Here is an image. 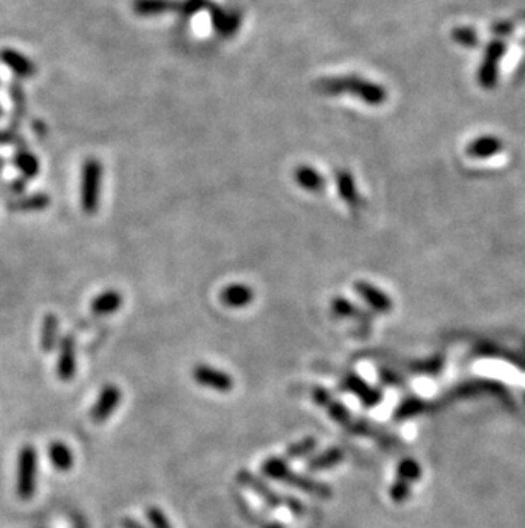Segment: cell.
I'll return each mask as SVG.
<instances>
[{"label": "cell", "mask_w": 525, "mask_h": 528, "mask_svg": "<svg viewBox=\"0 0 525 528\" xmlns=\"http://www.w3.org/2000/svg\"><path fill=\"white\" fill-rule=\"evenodd\" d=\"M317 89L321 93L338 94L350 93L355 98H360L367 105H382L387 99V91L379 84L370 82V80L363 78H356V75H340V78H326L317 82Z\"/></svg>", "instance_id": "1"}, {"label": "cell", "mask_w": 525, "mask_h": 528, "mask_svg": "<svg viewBox=\"0 0 525 528\" xmlns=\"http://www.w3.org/2000/svg\"><path fill=\"white\" fill-rule=\"evenodd\" d=\"M261 470L264 476L270 477V479L280 481V482H283V484L294 485V487L300 489V491L307 492V494L310 496L323 497V499H329V497L333 496L331 489H329L328 485L292 472V470L289 469V465H287V462L282 460V458H275V457L268 458V460L263 464Z\"/></svg>", "instance_id": "2"}, {"label": "cell", "mask_w": 525, "mask_h": 528, "mask_svg": "<svg viewBox=\"0 0 525 528\" xmlns=\"http://www.w3.org/2000/svg\"><path fill=\"white\" fill-rule=\"evenodd\" d=\"M102 164L96 158H89L82 164L80 178V204L86 214H94L101 200Z\"/></svg>", "instance_id": "3"}, {"label": "cell", "mask_w": 525, "mask_h": 528, "mask_svg": "<svg viewBox=\"0 0 525 528\" xmlns=\"http://www.w3.org/2000/svg\"><path fill=\"white\" fill-rule=\"evenodd\" d=\"M237 481H239V484H243L244 487H249L252 492H256V494L261 497V499L268 504V506L278 508V506H282V504H287V506H289L290 510L295 511V513L304 511V508H302V504L298 503L297 499H294V497L278 496L277 492L271 491V489L268 487L266 484H263V482L259 481L258 477L246 472V470H241V472L237 474Z\"/></svg>", "instance_id": "4"}, {"label": "cell", "mask_w": 525, "mask_h": 528, "mask_svg": "<svg viewBox=\"0 0 525 528\" xmlns=\"http://www.w3.org/2000/svg\"><path fill=\"white\" fill-rule=\"evenodd\" d=\"M36 487V451L33 446L22 448L19 455L17 469V494L22 499H29Z\"/></svg>", "instance_id": "5"}, {"label": "cell", "mask_w": 525, "mask_h": 528, "mask_svg": "<svg viewBox=\"0 0 525 528\" xmlns=\"http://www.w3.org/2000/svg\"><path fill=\"white\" fill-rule=\"evenodd\" d=\"M191 376L200 386L205 388L215 390V392L227 393L234 388V380L229 373L225 371L215 369L213 366L208 365H197L191 371Z\"/></svg>", "instance_id": "6"}, {"label": "cell", "mask_w": 525, "mask_h": 528, "mask_svg": "<svg viewBox=\"0 0 525 528\" xmlns=\"http://www.w3.org/2000/svg\"><path fill=\"white\" fill-rule=\"evenodd\" d=\"M312 399L316 404H319L321 407L326 409V412H328L329 416L333 417V419L336 420V423L340 424V426L347 427V430L350 431H355L356 424L353 419H351V414L347 411V407H343V405L340 404L338 400L333 399L331 395H329L328 392H326L324 388H321V386H317V388L312 390Z\"/></svg>", "instance_id": "7"}, {"label": "cell", "mask_w": 525, "mask_h": 528, "mask_svg": "<svg viewBox=\"0 0 525 528\" xmlns=\"http://www.w3.org/2000/svg\"><path fill=\"white\" fill-rule=\"evenodd\" d=\"M121 402V390L116 385H106L105 388L99 393L98 400H96L93 412L91 417L94 419V423H105L108 417L113 414L118 409Z\"/></svg>", "instance_id": "8"}, {"label": "cell", "mask_w": 525, "mask_h": 528, "mask_svg": "<svg viewBox=\"0 0 525 528\" xmlns=\"http://www.w3.org/2000/svg\"><path fill=\"white\" fill-rule=\"evenodd\" d=\"M355 291L363 298V300H365L367 305L375 309V311L387 313L393 309V301H390V298L387 296L386 293H382L381 289L375 288V286L369 284V282H365V281L355 282Z\"/></svg>", "instance_id": "9"}, {"label": "cell", "mask_w": 525, "mask_h": 528, "mask_svg": "<svg viewBox=\"0 0 525 528\" xmlns=\"http://www.w3.org/2000/svg\"><path fill=\"white\" fill-rule=\"evenodd\" d=\"M344 386H347L351 393H355L356 399L362 400V404L367 405V407H374V405H377L382 399L379 390H375L374 386H370L367 381L355 376V374H348L347 380H344Z\"/></svg>", "instance_id": "10"}, {"label": "cell", "mask_w": 525, "mask_h": 528, "mask_svg": "<svg viewBox=\"0 0 525 528\" xmlns=\"http://www.w3.org/2000/svg\"><path fill=\"white\" fill-rule=\"evenodd\" d=\"M252 300H254V291L246 284H229L220 293V303L229 308H244L251 305Z\"/></svg>", "instance_id": "11"}, {"label": "cell", "mask_w": 525, "mask_h": 528, "mask_svg": "<svg viewBox=\"0 0 525 528\" xmlns=\"http://www.w3.org/2000/svg\"><path fill=\"white\" fill-rule=\"evenodd\" d=\"M0 62L6 64L17 78H29V75L34 74V64L16 50H2L0 52Z\"/></svg>", "instance_id": "12"}, {"label": "cell", "mask_w": 525, "mask_h": 528, "mask_svg": "<svg viewBox=\"0 0 525 528\" xmlns=\"http://www.w3.org/2000/svg\"><path fill=\"white\" fill-rule=\"evenodd\" d=\"M295 182L300 189L307 190L310 193H319L323 192L326 182L323 178V175L319 173L317 170H314L312 166H298L295 170Z\"/></svg>", "instance_id": "13"}, {"label": "cell", "mask_w": 525, "mask_h": 528, "mask_svg": "<svg viewBox=\"0 0 525 528\" xmlns=\"http://www.w3.org/2000/svg\"><path fill=\"white\" fill-rule=\"evenodd\" d=\"M181 2L174 0H135L133 10L139 16H159V14L169 13V10H179Z\"/></svg>", "instance_id": "14"}, {"label": "cell", "mask_w": 525, "mask_h": 528, "mask_svg": "<svg viewBox=\"0 0 525 528\" xmlns=\"http://www.w3.org/2000/svg\"><path fill=\"white\" fill-rule=\"evenodd\" d=\"M75 374V347L72 337H65L60 346V359H59V376L63 381L70 380Z\"/></svg>", "instance_id": "15"}, {"label": "cell", "mask_w": 525, "mask_h": 528, "mask_svg": "<svg viewBox=\"0 0 525 528\" xmlns=\"http://www.w3.org/2000/svg\"><path fill=\"white\" fill-rule=\"evenodd\" d=\"M121 305H123V296L118 291H106L94 298L91 309L96 315H111V313H116Z\"/></svg>", "instance_id": "16"}, {"label": "cell", "mask_w": 525, "mask_h": 528, "mask_svg": "<svg viewBox=\"0 0 525 528\" xmlns=\"http://www.w3.org/2000/svg\"><path fill=\"white\" fill-rule=\"evenodd\" d=\"M336 186H338L341 198H343L350 207H356V205L360 204L358 190H356L355 179L350 171L340 170L338 173H336Z\"/></svg>", "instance_id": "17"}, {"label": "cell", "mask_w": 525, "mask_h": 528, "mask_svg": "<svg viewBox=\"0 0 525 528\" xmlns=\"http://www.w3.org/2000/svg\"><path fill=\"white\" fill-rule=\"evenodd\" d=\"M344 458V453L341 448H328L323 453H319L317 457H314L312 460L309 462V469L310 470H326L331 469V467H336L340 464L341 460Z\"/></svg>", "instance_id": "18"}, {"label": "cell", "mask_w": 525, "mask_h": 528, "mask_svg": "<svg viewBox=\"0 0 525 528\" xmlns=\"http://www.w3.org/2000/svg\"><path fill=\"white\" fill-rule=\"evenodd\" d=\"M50 458H52V464L55 465V469L59 470H68L74 465V455L63 443H53L50 446Z\"/></svg>", "instance_id": "19"}, {"label": "cell", "mask_w": 525, "mask_h": 528, "mask_svg": "<svg viewBox=\"0 0 525 528\" xmlns=\"http://www.w3.org/2000/svg\"><path fill=\"white\" fill-rule=\"evenodd\" d=\"M59 334V320L55 315H47L43 320V332H41V347L45 351H52L56 342Z\"/></svg>", "instance_id": "20"}, {"label": "cell", "mask_w": 525, "mask_h": 528, "mask_svg": "<svg viewBox=\"0 0 525 528\" xmlns=\"http://www.w3.org/2000/svg\"><path fill=\"white\" fill-rule=\"evenodd\" d=\"M396 476L400 481H404V482H408V484H411V482L420 481L421 469L416 460H413V458H404V460L400 462V465H397Z\"/></svg>", "instance_id": "21"}, {"label": "cell", "mask_w": 525, "mask_h": 528, "mask_svg": "<svg viewBox=\"0 0 525 528\" xmlns=\"http://www.w3.org/2000/svg\"><path fill=\"white\" fill-rule=\"evenodd\" d=\"M16 166L28 178H34L38 175V171H40V163H38L36 156H33L31 152H19L16 156Z\"/></svg>", "instance_id": "22"}, {"label": "cell", "mask_w": 525, "mask_h": 528, "mask_svg": "<svg viewBox=\"0 0 525 528\" xmlns=\"http://www.w3.org/2000/svg\"><path fill=\"white\" fill-rule=\"evenodd\" d=\"M317 446V439L316 438H304L300 441L294 443L292 446H289L287 450V458H302L305 455L312 453Z\"/></svg>", "instance_id": "23"}, {"label": "cell", "mask_w": 525, "mask_h": 528, "mask_svg": "<svg viewBox=\"0 0 525 528\" xmlns=\"http://www.w3.org/2000/svg\"><path fill=\"white\" fill-rule=\"evenodd\" d=\"M333 309H335V313H338V315L341 316H351V318H358L363 321L369 320V316L363 315V311L356 309L350 301L343 300V298H336V300L333 301Z\"/></svg>", "instance_id": "24"}, {"label": "cell", "mask_w": 525, "mask_h": 528, "mask_svg": "<svg viewBox=\"0 0 525 528\" xmlns=\"http://www.w3.org/2000/svg\"><path fill=\"white\" fill-rule=\"evenodd\" d=\"M48 205H50L48 195L36 193V195H33V197L24 198V200L16 202V205H13V207L17 210H41V209H47Z\"/></svg>", "instance_id": "25"}, {"label": "cell", "mask_w": 525, "mask_h": 528, "mask_svg": "<svg viewBox=\"0 0 525 528\" xmlns=\"http://www.w3.org/2000/svg\"><path fill=\"white\" fill-rule=\"evenodd\" d=\"M213 24H215L217 31L224 34H231L234 29H237V19L236 16H225L224 13H213Z\"/></svg>", "instance_id": "26"}, {"label": "cell", "mask_w": 525, "mask_h": 528, "mask_svg": "<svg viewBox=\"0 0 525 528\" xmlns=\"http://www.w3.org/2000/svg\"><path fill=\"white\" fill-rule=\"evenodd\" d=\"M389 496L390 499L396 501V503H404V501L411 496V487H409L408 482L396 479V482L390 485Z\"/></svg>", "instance_id": "27"}, {"label": "cell", "mask_w": 525, "mask_h": 528, "mask_svg": "<svg viewBox=\"0 0 525 528\" xmlns=\"http://www.w3.org/2000/svg\"><path fill=\"white\" fill-rule=\"evenodd\" d=\"M147 518H149V522H151L152 528H172L169 520H167V516L164 515V511L159 510V508H155V506L149 508Z\"/></svg>", "instance_id": "28"}, {"label": "cell", "mask_w": 525, "mask_h": 528, "mask_svg": "<svg viewBox=\"0 0 525 528\" xmlns=\"http://www.w3.org/2000/svg\"><path fill=\"white\" fill-rule=\"evenodd\" d=\"M206 6V0H185L181 2V7H179V13L186 14V16H193L195 13L203 9Z\"/></svg>", "instance_id": "29"}, {"label": "cell", "mask_w": 525, "mask_h": 528, "mask_svg": "<svg viewBox=\"0 0 525 528\" xmlns=\"http://www.w3.org/2000/svg\"><path fill=\"white\" fill-rule=\"evenodd\" d=\"M121 528H144V527H142L139 522H135V520L126 518V520H123V522H121Z\"/></svg>", "instance_id": "30"}]
</instances>
